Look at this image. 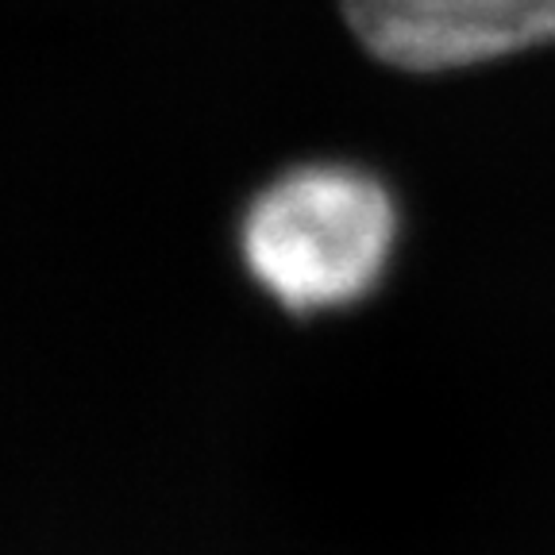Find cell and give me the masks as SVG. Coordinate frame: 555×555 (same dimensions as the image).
Here are the masks:
<instances>
[{
    "label": "cell",
    "mask_w": 555,
    "mask_h": 555,
    "mask_svg": "<svg viewBox=\"0 0 555 555\" xmlns=\"http://www.w3.org/2000/svg\"><path fill=\"white\" fill-rule=\"evenodd\" d=\"M398 235V201L382 178L351 163H301L251 197L240 259L270 301L309 317L371 297Z\"/></svg>",
    "instance_id": "cell-1"
},
{
    "label": "cell",
    "mask_w": 555,
    "mask_h": 555,
    "mask_svg": "<svg viewBox=\"0 0 555 555\" xmlns=\"http://www.w3.org/2000/svg\"><path fill=\"white\" fill-rule=\"evenodd\" d=\"M347 27L386 66L443 74L555 43V0H339Z\"/></svg>",
    "instance_id": "cell-2"
}]
</instances>
